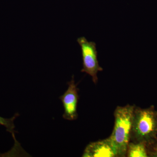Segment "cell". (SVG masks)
Instances as JSON below:
<instances>
[{
  "label": "cell",
  "mask_w": 157,
  "mask_h": 157,
  "mask_svg": "<svg viewBox=\"0 0 157 157\" xmlns=\"http://www.w3.org/2000/svg\"><path fill=\"white\" fill-rule=\"evenodd\" d=\"M157 137V112L154 106L141 108L135 106L130 141L150 144Z\"/></svg>",
  "instance_id": "obj_1"
},
{
  "label": "cell",
  "mask_w": 157,
  "mask_h": 157,
  "mask_svg": "<svg viewBox=\"0 0 157 157\" xmlns=\"http://www.w3.org/2000/svg\"><path fill=\"white\" fill-rule=\"evenodd\" d=\"M135 107V105L129 104L123 107L118 106L114 111V127L109 137L116 150L117 157L126 156Z\"/></svg>",
  "instance_id": "obj_2"
},
{
  "label": "cell",
  "mask_w": 157,
  "mask_h": 157,
  "mask_svg": "<svg viewBox=\"0 0 157 157\" xmlns=\"http://www.w3.org/2000/svg\"><path fill=\"white\" fill-rule=\"evenodd\" d=\"M77 42L81 48L82 60L81 72L92 77L93 82H98V74L103 70L98 60V51L95 42L89 41L85 37H79Z\"/></svg>",
  "instance_id": "obj_3"
},
{
  "label": "cell",
  "mask_w": 157,
  "mask_h": 157,
  "mask_svg": "<svg viewBox=\"0 0 157 157\" xmlns=\"http://www.w3.org/2000/svg\"><path fill=\"white\" fill-rule=\"evenodd\" d=\"M68 85L67 90L59 98L61 101L64 109L63 118L68 121H75L78 118L77 106L79 95L78 89L75 83L74 76H72Z\"/></svg>",
  "instance_id": "obj_4"
},
{
  "label": "cell",
  "mask_w": 157,
  "mask_h": 157,
  "mask_svg": "<svg viewBox=\"0 0 157 157\" xmlns=\"http://www.w3.org/2000/svg\"><path fill=\"white\" fill-rule=\"evenodd\" d=\"M82 157H116L117 152L109 137L90 142L85 148Z\"/></svg>",
  "instance_id": "obj_5"
},
{
  "label": "cell",
  "mask_w": 157,
  "mask_h": 157,
  "mask_svg": "<svg viewBox=\"0 0 157 157\" xmlns=\"http://www.w3.org/2000/svg\"><path fill=\"white\" fill-rule=\"evenodd\" d=\"M126 156L128 157H148L146 144L135 143L130 141L127 147Z\"/></svg>",
  "instance_id": "obj_6"
},
{
  "label": "cell",
  "mask_w": 157,
  "mask_h": 157,
  "mask_svg": "<svg viewBox=\"0 0 157 157\" xmlns=\"http://www.w3.org/2000/svg\"><path fill=\"white\" fill-rule=\"evenodd\" d=\"M19 114L18 113H15L13 117L11 118H6L0 116V126H3L6 127L7 132H10L12 135V137L15 140V125L14 124V121L16 119L17 117L19 116Z\"/></svg>",
  "instance_id": "obj_7"
},
{
  "label": "cell",
  "mask_w": 157,
  "mask_h": 157,
  "mask_svg": "<svg viewBox=\"0 0 157 157\" xmlns=\"http://www.w3.org/2000/svg\"><path fill=\"white\" fill-rule=\"evenodd\" d=\"M148 157H157V137L150 144L147 145Z\"/></svg>",
  "instance_id": "obj_8"
},
{
  "label": "cell",
  "mask_w": 157,
  "mask_h": 157,
  "mask_svg": "<svg viewBox=\"0 0 157 157\" xmlns=\"http://www.w3.org/2000/svg\"></svg>",
  "instance_id": "obj_9"
}]
</instances>
